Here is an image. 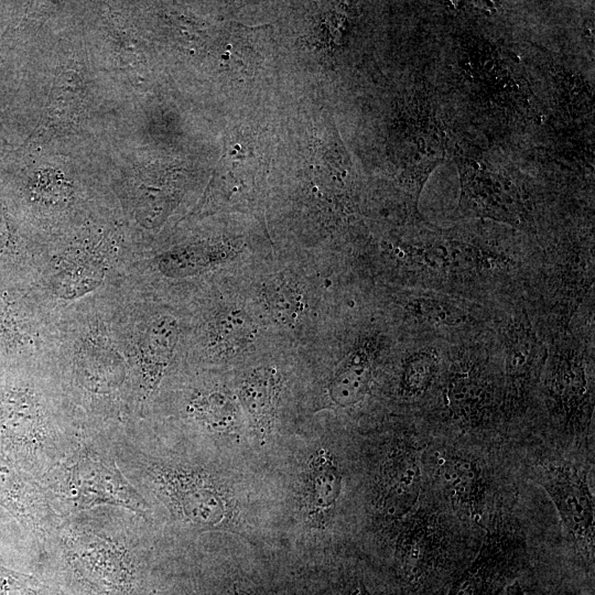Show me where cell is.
<instances>
[{"mask_svg": "<svg viewBox=\"0 0 595 595\" xmlns=\"http://www.w3.org/2000/svg\"><path fill=\"white\" fill-rule=\"evenodd\" d=\"M147 474L153 490L174 518L203 529L232 526L234 498L212 472L191 465L151 463Z\"/></svg>", "mask_w": 595, "mask_h": 595, "instance_id": "1", "label": "cell"}, {"mask_svg": "<svg viewBox=\"0 0 595 595\" xmlns=\"http://www.w3.org/2000/svg\"><path fill=\"white\" fill-rule=\"evenodd\" d=\"M53 489L73 509L108 504L144 511V502L116 465L95 453L83 452L60 470Z\"/></svg>", "mask_w": 595, "mask_h": 595, "instance_id": "2", "label": "cell"}, {"mask_svg": "<svg viewBox=\"0 0 595 595\" xmlns=\"http://www.w3.org/2000/svg\"><path fill=\"white\" fill-rule=\"evenodd\" d=\"M47 447V424L36 394L13 387L0 396V451L30 477Z\"/></svg>", "mask_w": 595, "mask_h": 595, "instance_id": "3", "label": "cell"}, {"mask_svg": "<svg viewBox=\"0 0 595 595\" xmlns=\"http://www.w3.org/2000/svg\"><path fill=\"white\" fill-rule=\"evenodd\" d=\"M536 477L553 501L565 534L593 555L594 499L585 474L569 463H550L538 466Z\"/></svg>", "mask_w": 595, "mask_h": 595, "instance_id": "4", "label": "cell"}, {"mask_svg": "<svg viewBox=\"0 0 595 595\" xmlns=\"http://www.w3.org/2000/svg\"><path fill=\"white\" fill-rule=\"evenodd\" d=\"M342 490V472L326 448L314 452L305 467L301 486V512L312 528L325 529L334 517Z\"/></svg>", "mask_w": 595, "mask_h": 595, "instance_id": "5", "label": "cell"}, {"mask_svg": "<svg viewBox=\"0 0 595 595\" xmlns=\"http://www.w3.org/2000/svg\"><path fill=\"white\" fill-rule=\"evenodd\" d=\"M0 506L32 532L43 530L46 502L40 487L0 451Z\"/></svg>", "mask_w": 595, "mask_h": 595, "instance_id": "6", "label": "cell"}, {"mask_svg": "<svg viewBox=\"0 0 595 595\" xmlns=\"http://www.w3.org/2000/svg\"><path fill=\"white\" fill-rule=\"evenodd\" d=\"M437 472L450 499L474 520L482 513L485 478L476 459L461 454H443Z\"/></svg>", "mask_w": 595, "mask_h": 595, "instance_id": "7", "label": "cell"}, {"mask_svg": "<svg viewBox=\"0 0 595 595\" xmlns=\"http://www.w3.org/2000/svg\"><path fill=\"white\" fill-rule=\"evenodd\" d=\"M281 392V377L273 367L252 370L239 388L240 402L261 442L272 433Z\"/></svg>", "mask_w": 595, "mask_h": 595, "instance_id": "8", "label": "cell"}, {"mask_svg": "<svg viewBox=\"0 0 595 595\" xmlns=\"http://www.w3.org/2000/svg\"><path fill=\"white\" fill-rule=\"evenodd\" d=\"M551 391L555 403L569 423L577 422L588 400L583 361L574 353L560 357L553 371Z\"/></svg>", "mask_w": 595, "mask_h": 595, "instance_id": "9", "label": "cell"}, {"mask_svg": "<svg viewBox=\"0 0 595 595\" xmlns=\"http://www.w3.org/2000/svg\"><path fill=\"white\" fill-rule=\"evenodd\" d=\"M372 376V350L364 345L351 351L334 374L328 385L332 401L350 407L367 394Z\"/></svg>", "mask_w": 595, "mask_h": 595, "instance_id": "10", "label": "cell"}, {"mask_svg": "<svg viewBox=\"0 0 595 595\" xmlns=\"http://www.w3.org/2000/svg\"><path fill=\"white\" fill-rule=\"evenodd\" d=\"M177 339V323L170 316L155 320L147 331L141 346L142 385L153 391L173 355Z\"/></svg>", "mask_w": 595, "mask_h": 595, "instance_id": "11", "label": "cell"}, {"mask_svg": "<svg viewBox=\"0 0 595 595\" xmlns=\"http://www.w3.org/2000/svg\"><path fill=\"white\" fill-rule=\"evenodd\" d=\"M444 394L446 407L454 416L475 420L482 415L488 400L487 382L475 367H459L450 374Z\"/></svg>", "mask_w": 595, "mask_h": 595, "instance_id": "12", "label": "cell"}, {"mask_svg": "<svg viewBox=\"0 0 595 595\" xmlns=\"http://www.w3.org/2000/svg\"><path fill=\"white\" fill-rule=\"evenodd\" d=\"M538 339L527 318L517 317L505 329V363L509 382L519 388L538 361Z\"/></svg>", "mask_w": 595, "mask_h": 595, "instance_id": "13", "label": "cell"}, {"mask_svg": "<svg viewBox=\"0 0 595 595\" xmlns=\"http://www.w3.org/2000/svg\"><path fill=\"white\" fill-rule=\"evenodd\" d=\"M420 464L416 452H400L389 473L386 502L392 513L401 515L415 504L420 494Z\"/></svg>", "mask_w": 595, "mask_h": 595, "instance_id": "14", "label": "cell"}, {"mask_svg": "<svg viewBox=\"0 0 595 595\" xmlns=\"http://www.w3.org/2000/svg\"><path fill=\"white\" fill-rule=\"evenodd\" d=\"M256 333V325L245 312L228 311L215 322L210 334V347L220 356H231L247 347Z\"/></svg>", "mask_w": 595, "mask_h": 595, "instance_id": "15", "label": "cell"}, {"mask_svg": "<svg viewBox=\"0 0 595 595\" xmlns=\"http://www.w3.org/2000/svg\"><path fill=\"white\" fill-rule=\"evenodd\" d=\"M264 303L275 321L293 325L305 310L304 295L295 280L278 275L270 279L262 291Z\"/></svg>", "mask_w": 595, "mask_h": 595, "instance_id": "16", "label": "cell"}, {"mask_svg": "<svg viewBox=\"0 0 595 595\" xmlns=\"http://www.w3.org/2000/svg\"><path fill=\"white\" fill-rule=\"evenodd\" d=\"M440 355L435 348H421L411 354L402 368L400 389L404 397L415 398L423 394L434 380Z\"/></svg>", "mask_w": 595, "mask_h": 595, "instance_id": "17", "label": "cell"}, {"mask_svg": "<svg viewBox=\"0 0 595 595\" xmlns=\"http://www.w3.org/2000/svg\"><path fill=\"white\" fill-rule=\"evenodd\" d=\"M405 311L412 317L439 327H453L466 324L468 313L456 303L434 296H418L405 304Z\"/></svg>", "mask_w": 595, "mask_h": 595, "instance_id": "18", "label": "cell"}, {"mask_svg": "<svg viewBox=\"0 0 595 595\" xmlns=\"http://www.w3.org/2000/svg\"><path fill=\"white\" fill-rule=\"evenodd\" d=\"M190 412L213 431H225L235 422L232 402L219 391L198 393L191 401Z\"/></svg>", "mask_w": 595, "mask_h": 595, "instance_id": "19", "label": "cell"}, {"mask_svg": "<svg viewBox=\"0 0 595 595\" xmlns=\"http://www.w3.org/2000/svg\"><path fill=\"white\" fill-rule=\"evenodd\" d=\"M66 182L57 173H43L37 178V194L46 201L66 197Z\"/></svg>", "mask_w": 595, "mask_h": 595, "instance_id": "20", "label": "cell"}, {"mask_svg": "<svg viewBox=\"0 0 595 595\" xmlns=\"http://www.w3.org/2000/svg\"><path fill=\"white\" fill-rule=\"evenodd\" d=\"M507 595H526L521 586L515 582L507 587Z\"/></svg>", "mask_w": 595, "mask_h": 595, "instance_id": "21", "label": "cell"}]
</instances>
